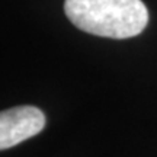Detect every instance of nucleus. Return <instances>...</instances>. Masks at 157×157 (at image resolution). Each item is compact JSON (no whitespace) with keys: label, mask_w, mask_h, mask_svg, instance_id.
Segmentation results:
<instances>
[{"label":"nucleus","mask_w":157,"mask_h":157,"mask_svg":"<svg viewBox=\"0 0 157 157\" xmlns=\"http://www.w3.org/2000/svg\"><path fill=\"white\" fill-rule=\"evenodd\" d=\"M64 12L76 28L113 39L132 38L148 23L141 0H66Z\"/></svg>","instance_id":"f257e3e1"},{"label":"nucleus","mask_w":157,"mask_h":157,"mask_svg":"<svg viewBox=\"0 0 157 157\" xmlns=\"http://www.w3.org/2000/svg\"><path fill=\"white\" fill-rule=\"evenodd\" d=\"M45 127V115L35 106H16L0 113V148L6 150L39 134Z\"/></svg>","instance_id":"f03ea898"}]
</instances>
